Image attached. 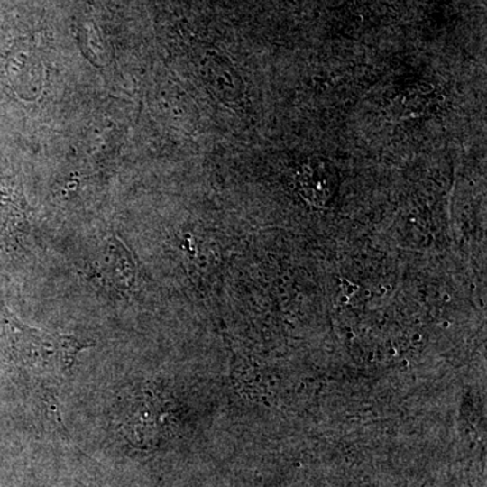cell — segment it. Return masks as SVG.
Instances as JSON below:
<instances>
[{
  "label": "cell",
  "mask_w": 487,
  "mask_h": 487,
  "mask_svg": "<svg viewBox=\"0 0 487 487\" xmlns=\"http://www.w3.org/2000/svg\"><path fill=\"white\" fill-rule=\"evenodd\" d=\"M297 184L299 191L310 202L324 203L329 199L333 189V173L329 165L319 160H310L297 173Z\"/></svg>",
  "instance_id": "cell-1"
}]
</instances>
